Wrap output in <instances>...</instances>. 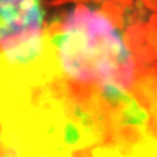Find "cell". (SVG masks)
Returning a JSON list of instances; mask_svg holds the SVG:
<instances>
[{
  "label": "cell",
  "instance_id": "3957f363",
  "mask_svg": "<svg viewBox=\"0 0 157 157\" xmlns=\"http://www.w3.org/2000/svg\"><path fill=\"white\" fill-rule=\"evenodd\" d=\"M152 117H153V128H155V132H156V136H157V97H156V99H155V105H153Z\"/></svg>",
  "mask_w": 157,
  "mask_h": 157
},
{
  "label": "cell",
  "instance_id": "6da1fadb",
  "mask_svg": "<svg viewBox=\"0 0 157 157\" xmlns=\"http://www.w3.org/2000/svg\"><path fill=\"white\" fill-rule=\"evenodd\" d=\"M19 108L71 152L144 155L156 77L104 13L77 5L45 29L41 57L10 74Z\"/></svg>",
  "mask_w": 157,
  "mask_h": 157
},
{
  "label": "cell",
  "instance_id": "7a4b0ae2",
  "mask_svg": "<svg viewBox=\"0 0 157 157\" xmlns=\"http://www.w3.org/2000/svg\"><path fill=\"white\" fill-rule=\"evenodd\" d=\"M45 42L41 0H0V68H22L38 59Z\"/></svg>",
  "mask_w": 157,
  "mask_h": 157
}]
</instances>
